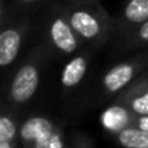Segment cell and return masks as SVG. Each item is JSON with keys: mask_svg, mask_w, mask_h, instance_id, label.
<instances>
[{"mask_svg": "<svg viewBox=\"0 0 148 148\" xmlns=\"http://www.w3.org/2000/svg\"><path fill=\"white\" fill-rule=\"evenodd\" d=\"M38 82H39V76H38V70L28 64L23 65L13 79L12 83V89H10V96L15 102L18 103H25L28 102L34 93L38 89Z\"/></svg>", "mask_w": 148, "mask_h": 148, "instance_id": "obj_1", "label": "cell"}, {"mask_svg": "<svg viewBox=\"0 0 148 148\" xmlns=\"http://www.w3.org/2000/svg\"><path fill=\"white\" fill-rule=\"evenodd\" d=\"M21 135L28 142H35L36 147H48L52 134V125L44 118H32L22 126Z\"/></svg>", "mask_w": 148, "mask_h": 148, "instance_id": "obj_2", "label": "cell"}, {"mask_svg": "<svg viewBox=\"0 0 148 148\" xmlns=\"http://www.w3.org/2000/svg\"><path fill=\"white\" fill-rule=\"evenodd\" d=\"M71 25V23H70ZM64 19L57 18L51 25V38L57 48H60L62 52H74L77 48V41L73 34V26H70Z\"/></svg>", "mask_w": 148, "mask_h": 148, "instance_id": "obj_3", "label": "cell"}, {"mask_svg": "<svg viewBox=\"0 0 148 148\" xmlns=\"http://www.w3.org/2000/svg\"><path fill=\"white\" fill-rule=\"evenodd\" d=\"M21 48V34L15 29H8L0 35V65L12 64Z\"/></svg>", "mask_w": 148, "mask_h": 148, "instance_id": "obj_4", "label": "cell"}, {"mask_svg": "<svg viewBox=\"0 0 148 148\" xmlns=\"http://www.w3.org/2000/svg\"><path fill=\"white\" fill-rule=\"evenodd\" d=\"M70 23H71L74 31L86 39L95 38L100 32V25H99L97 19L95 16H92L90 13L83 12V10H77V12L71 13Z\"/></svg>", "mask_w": 148, "mask_h": 148, "instance_id": "obj_5", "label": "cell"}, {"mask_svg": "<svg viewBox=\"0 0 148 148\" xmlns=\"http://www.w3.org/2000/svg\"><path fill=\"white\" fill-rule=\"evenodd\" d=\"M134 76V67L131 64H119L109 70L103 79V86L109 92H118L126 86Z\"/></svg>", "mask_w": 148, "mask_h": 148, "instance_id": "obj_6", "label": "cell"}, {"mask_svg": "<svg viewBox=\"0 0 148 148\" xmlns=\"http://www.w3.org/2000/svg\"><path fill=\"white\" fill-rule=\"evenodd\" d=\"M86 60L83 57H76L73 58L64 68L62 76H61V83L65 87H73L82 82V79L84 77L86 73Z\"/></svg>", "mask_w": 148, "mask_h": 148, "instance_id": "obj_7", "label": "cell"}, {"mask_svg": "<svg viewBox=\"0 0 148 148\" xmlns=\"http://www.w3.org/2000/svg\"><path fill=\"white\" fill-rule=\"evenodd\" d=\"M119 142L128 148H148V131L125 128L118 135Z\"/></svg>", "mask_w": 148, "mask_h": 148, "instance_id": "obj_8", "label": "cell"}, {"mask_svg": "<svg viewBox=\"0 0 148 148\" xmlns=\"http://www.w3.org/2000/svg\"><path fill=\"white\" fill-rule=\"evenodd\" d=\"M125 18L134 23L145 22L148 19V0H131L125 9Z\"/></svg>", "mask_w": 148, "mask_h": 148, "instance_id": "obj_9", "label": "cell"}, {"mask_svg": "<svg viewBox=\"0 0 148 148\" xmlns=\"http://www.w3.org/2000/svg\"><path fill=\"white\" fill-rule=\"evenodd\" d=\"M15 134H16V128L12 119H9L8 116L0 118V145H2V148L9 147V141L13 139Z\"/></svg>", "mask_w": 148, "mask_h": 148, "instance_id": "obj_10", "label": "cell"}, {"mask_svg": "<svg viewBox=\"0 0 148 148\" xmlns=\"http://www.w3.org/2000/svg\"><path fill=\"white\" fill-rule=\"evenodd\" d=\"M132 109L139 115H148V92L132 102Z\"/></svg>", "mask_w": 148, "mask_h": 148, "instance_id": "obj_11", "label": "cell"}, {"mask_svg": "<svg viewBox=\"0 0 148 148\" xmlns=\"http://www.w3.org/2000/svg\"><path fill=\"white\" fill-rule=\"evenodd\" d=\"M138 126L141 129H145L148 131V115H141L139 121H138Z\"/></svg>", "mask_w": 148, "mask_h": 148, "instance_id": "obj_12", "label": "cell"}, {"mask_svg": "<svg viewBox=\"0 0 148 148\" xmlns=\"http://www.w3.org/2000/svg\"><path fill=\"white\" fill-rule=\"evenodd\" d=\"M139 36H141L144 41L148 42V21L141 26V29H139Z\"/></svg>", "mask_w": 148, "mask_h": 148, "instance_id": "obj_13", "label": "cell"}, {"mask_svg": "<svg viewBox=\"0 0 148 148\" xmlns=\"http://www.w3.org/2000/svg\"><path fill=\"white\" fill-rule=\"evenodd\" d=\"M23 2H35V0H23Z\"/></svg>", "mask_w": 148, "mask_h": 148, "instance_id": "obj_14", "label": "cell"}]
</instances>
